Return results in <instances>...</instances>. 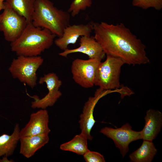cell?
<instances>
[{
  "mask_svg": "<svg viewBox=\"0 0 162 162\" xmlns=\"http://www.w3.org/2000/svg\"><path fill=\"white\" fill-rule=\"evenodd\" d=\"M92 31V23L69 25L64 28L62 35L55 40L54 43L64 51L68 49L69 45L75 44L80 37L90 36Z\"/></svg>",
  "mask_w": 162,
  "mask_h": 162,
  "instance_id": "8fae6325",
  "label": "cell"
},
{
  "mask_svg": "<svg viewBox=\"0 0 162 162\" xmlns=\"http://www.w3.org/2000/svg\"><path fill=\"white\" fill-rule=\"evenodd\" d=\"M145 124L140 131L142 139L152 141L161 130L162 114L160 111L150 109L146 112Z\"/></svg>",
  "mask_w": 162,
  "mask_h": 162,
  "instance_id": "5bb4252c",
  "label": "cell"
},
{
  "mask_svg": "<svg viewBox=\"0 0 162 162\" xmlns=\"http://www.w3.org/2000/svg\"><path fill=\"white\" fill-rule=\"evenodd\" d=\"M124 64L119 58L106 55V60L101 62L97 69L94 85L104 90L119 89L121 69Z\"/></svg>",
  "mask_w": 162,
  "mask_h": 162,
  "instance_id": "277c9868",
  "label": "cell"
},
{
  "mask_svg": "<svg viewBox=\"0 0 162 162\" xmlns=\"http://www.w3.org/2000/svg\"><path fill=\"white\" fill-rule=\"evenodd\" d=\"M113 92H118V90H104L99 88L95 91L94 96L89 97L85 103L79 123L81 130L80 133L84 135L88 140H92L93 139L91 132L96 122L93 112L96 104L101 98Z\"/></svg>",
  "mask_w": 162,
  "mask_h": 162,
  "instance_id": "30bf717a",
  "label": "cell"
},
{
  "mask_svg": "<svg viewBox=\"0 0 162 162\" xmlns=\"http://www.w3.org/2000/svg\"><path fill=\"white\" fill-rule=\"evenodd\" d=\"M48 134L36 135L20 138V153L27 158L33 156L48 142Z\"/></svg>",
  "mask_w": 162,
  "mask_h": 162,
  "instance_id": "9a60e30c",
  "label": "cell"
},
{
  "mask_svg": "<svg viewBox=\"0 0 162 162\" xmlns=\"http://www.w3.org/2000/svg\"><path fill=\"white\" fill-rule=\"evenodd\" d=\"M70 20V14L58 8L50 0H35L31 22L35 26L48 29L59 37Z\"/></svg>",
  "mask_w": 162,
  "mask_h": 162,
  "instance_id": "3957f363",
  "label": "cell"
},
{
  "mask_svg": "<svg viewBox=\"0 0 162 162\" xmlns=\"http://www.w3.org/2000/svg\"><path fill=\"white\" fill-rule=\"evenodd\" d=\"M92 0H73L71 3L68 12L74 17L82 10L91 6Z\"/></svg>",
  "mask_w": 162,
  "mask_h": 162,
  "instance_id": "ffe728a7",
  "label": "cell"
},
{
  "mask_svg": "<svg viewBox=\"0 0 162 162\" xmlns=\"http://www.w3.org/2000/svg\"><path fill=\"white\" fill-rule=\"evenodd\" d=\"M0 14V31L3 32L5 40L10 43L17 39L28 23L25 18L8 6Z\"/></svg>",
  "mask_w": 162,
  "mask_h": 162,
  "instance_id": "8992f818",
  "label": "cell"
},
{
  "mask_svg": "<svg viewBox=\"0 0 162 162\" xmlns=\"http://www.w3.org/2000/svg\"><path fill=\"white\" fill-rule=\"evenodd\" d=\"M49 116L47 111L41 109L32 113L29 120L20 130V138L36 135L48 134L50 132L48 126Z\"/></svg>",
  "mask_w": 162,
  "mask_h": 162,
  "instance_id": "7c38bea8",
  "label": "cell"
},
{
  "mask_svg": "<svg viewBox=\"0 0 162 162\" xmlns=\"http://www.w3.org/2000/svg\"><path fill=\"white\" fill-rule=\"evenodd\" d=\"M56 36L49 30L28 23L19 37L11 43V51L17 56H38L49 49Z\"/></svg>",
  "mask_w": 162,
  "mask_h": 162,
  "instance_id": "7a4b0ae2",
  "label": "cell"
},
{
  "mask_svg": "<svg viewBox=\"0 0 162 162\" xmlns=\"http://www.w3.org/2000/svg\"><path fill=\"white\" fill-rule=\"evenodd\" d=\"M157 149L152 141L143 140L141 146L129 155L134 162H151L156 154Z\"/></svg>",
  "mask_w": 162,
  "mask_h": 162,
  "instance_id": "e0dca14e",
  "label": "cell"
},
{
  "mask_svg": "<svg viewBox=\"0 0 162 162\" xmlns=\"http://www.w3.org/2000/svg\"><path fill=\"white\" fill-rule=\"evenodd\" d=\"M87 140L86 137L80 133L75 135L69 141L62 144L60 148L63 151L71 152L83 155L89 150Z\"/></svg>",
  "mask_w": 162,
  "mask_h": 162,
  "instance_id": "d6986e66",
  "label": "cell"
},
{
  "mask_svg": "<svg viewBox=\"0 0 162 162\" xmlns=\"http://www.w3.org/2000/svg\"><path fill=\"white\" fill-rule=\"evenodd\" d=\"M132 4L143 9L152 8L160 10L162 8V0H133Z\"/></svg>",
  "mask_w": 162,
  "mask_h": 162,
  "instance_id": "44dd1931",
  "label": "cell"
},
{
  "mask_svg": "<svg viewBox=\"0 0 162 162\" xmlns=\"http://www.w3.org/2000/svg\"><path fill=\"white\" fill-rule=\"evenodd\" d=\"M79 44L78 47L73 49H67L59 53V55L67 57L70 54L79 52L87 55L89 58H96L101 61L104 58L105 53L94 37L91 35L81 37Z\"/></svg>",
  "mask_w": 162,
  "mask_h": 162,
  "instance_id": "4fadbf2b",
  "label": "cell"
},
{
  "mask_svg": "<svg viewBox=\"0 0 162 162\" xmlns=\"http://www.w3.org/2000/svg\"><path fill=\"white\" fill-rule=\"evenodd\" d=\"M100 132L113 141L123 157L128 151V146L130 142L142 139L140 131L133 130L132 127L128 123L117 128L105 127L101 129Z\"/></svg>",
  "mask_w": 162,
  "mask_h": 162,
  "instance_id": "9c48e42d",
  "label": "cell"
},
{
  "mask_svg": "<svg viewBox=\"0 0 162 162\" xmlns=\"http://www.w3.org/2000/svg\"><path fill=\"white\" fill-rule=\"evenodd\" d=\"M92 23L94 38L106 55L119 58L129 65L149 62L146 46L123 23L114 25L101 22Z\"/></svg>",
  "mask_w": 162,
  "mask_h": 162,
  "instance_id": "6da1fadb",
  "label": "cell"
},
{
  "mask_svg": "<svg viewBox=\"0 0 162 162\" xmlns=\"http://www.w3.org/2000/svg\"><path fill=\"white\" fill-rule=\"evenodd\" d=\"M101 61L96 58L74 59L71 70L74 82L82 87L88 88L94 85L97 69Z\"/></svg>",
  "mask_w": 162,
  "mask_h": 162,
  "instance_id": "52a82bcc",
  "label": "cell"
},
{
  "mask_svg": "<svg viewBox=\"0 0 162 162\" xmlns=\"http://www.w3.org/2000/svg\"><path fill=\"white\" fill-rule=\"evenodd\" d=\"M44 59L40 56H18L14 58L9 68L13 77L18 79L32 88L36 85V72L42 64Z\"/></svg>",
  "mask_w": 162,
  "mask_h": 162,
  "instance_id": "5b68a950",
  "label": "cell"
},
{
  "mask_svg": "<svg viewBox=\"0 0 162 162\" xmlns=\"http://www.w3.org/2000/svg\"><path fill=\"white\" fill-rule=\"evenodd\" d=\"M38 82L40 84L45 83L48 92L41 98H39L36 95L32 96L34 100L31 103V107L45 109L49 106H53L62 95V92L59 90L62 84V81L56 74L52 72L45 74L41 77Z\"/></svg>",
  "mask_w": 162,
  "mask_h": 162,
  "instance_id": "ba28073f",
  "label": "cell"
},
{
  "mask_svg": "<svg viewBox=\"0 0 162 162\" xmlns=\"http://www.w3.org/2000/svg\"><path fill=\"white\" fill-rule=\"evenodd\" d=\"M20 130L19 125L17 124L11 134H3L0 136V158L3 156L7 157L13 154L20 140Z\"/></svg>",
  "mask_w": 162,
  "mask_h": 162,
  "instance_id": "2e32d148",
  "label": "cell"
},
{
  "mask_svg": "<svg viewBox=\"0 0 162 162\" xmlns=\"http://www.w3.org/2000/svg\"><path fill=\"white\" fill-rule=\"evenodd\" d=\"M6 4L25 18L28 23L32 22L35 0H6Z\"/></svg>",
  "mask_w": 162,
  "mask_h": 162,
  "instance_id": "ac0fdd59",
  "label": "cell"
},
{
  "mask_svg": "<svg viewBox=\"0 0 162 162\" xmlns=\"http://www.w3.org/2000/svg\"><path fill=\"white\" fill-rule=\"evenodd\" d=\"M6 0H0V11L4 10L5 7V4L4 1Z\"/></svg>",
  "mask_w": 162,
  "mask_h": 162,
  "instance_id": "603a6c76",
  "label": "cell"
},
{
  "mask_svg": "<svg viewBox=\"0 0 162 162\" xmlns=\"http://www.w3.org/2000/svg\"><path fill=\"white\" fill-rule=\"evenodd\" d=\"M86 162H104L105 161L103 155L100 153L89 150L83 155Z\"/></svg>",
  "mask_w": 162,
  "mask_h": 162,
  "instance_id": "7402d4cb",
  "label": "cell"
}]
</instances>
